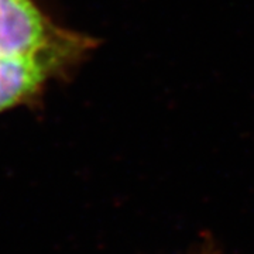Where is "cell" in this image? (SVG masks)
<instances>
[{
  "label": "cell",
  "instance_id": "6da1fadb",
  "mask_svg": "<svg viewBox=\"0 0 254 254\" xmlns=\"http://www.w3.org/2000/svg\"><path fill=\"white\" fill-rule=\"evenodd\" d=\"M99 47L95 37L55 24L34 0H0V60L37 65L65 79Z\"/></svg>",
  "mask_w": 254,
  "mask_h": 254
}]
</instances>
